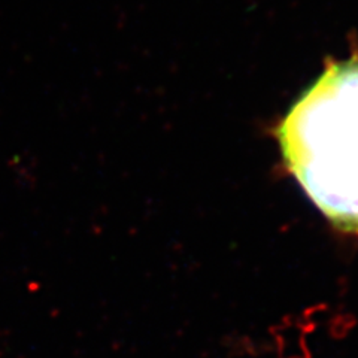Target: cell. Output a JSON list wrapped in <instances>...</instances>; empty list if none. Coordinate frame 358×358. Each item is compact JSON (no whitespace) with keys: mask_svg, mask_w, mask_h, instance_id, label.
<instances>
[{"mask_svg":"<svg viewBox=\"0 0 358 358\" xmlns=\"http://www.w3.org/2000/svg\"><path fill=\"white\" fill-rule=\"evenodd\" d=\"M289 172L336 227L358 233V57L329 62L278 127Z\"/></svg>","mask_w":358,"mask_h":358,"instance_id":"1","label":"cell"}]
</instances>
